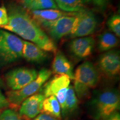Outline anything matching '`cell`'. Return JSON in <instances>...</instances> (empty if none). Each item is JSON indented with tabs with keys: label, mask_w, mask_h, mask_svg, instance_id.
Instances as JSON below:
<instances>
[{
	"label": "cell",
	"mask_w": 120,
	"mask_h": 120,
	"mask_svg": "<svg viewBox=\"0 0 120 120\" xmlns=\"http://www.w3.org/2000/svg\"><path fill=\"white\" fill-rule=\"evenodd\" d=\"M8 21L3 29L18 34L22 38L36 44L45 51L56 52L53 40L46 34L24 7L11 4L7 8Z\"/></svg>",
	"instance_id": "cell-1"
},
{
	"label": "cell",
	"mask_w": 120,
	"mask_h": 120,
	"mask_svg": "<svg viewBox=\"0 0 120 120\" xmlns=\"http://www.w3.org/2000/svg\"><path fill=\"white\" fill-rule=\"evenodd\" d=\"M73 74V88L77 97L81 99L87 97L90 90L96 87L100 80L98 71L88 61L81 64Z\"/></svg>",
	"instance_id": "cell-2"
},
{
	"label": "cell",
	"mask_w": 120,
	"mask_h": 120,
	"mask_svg": "<svg viewBox=\"0 0 120 120\" xmlns=\"http://www.w3.org/2000/svg\"><path fill=\"white\" fill-rule=\"evenodd\" d=\"M120 98L114 90H105L99 94L92 102V114L96 120H105L120 109Z\"/></svg>",
	"instance_id": "cell-3"
},
{
	"label": "cell",
	"mask_w": 120,
	"mask_h": 120,
	"mask_svg": "<svg viewBox=\"0 0 120 120\" xmlns=\"http://www.w3.org/2000/svg\"><path fill=\"white\" fill-rule=\"evenodd\" d=\"M23 40L5 30H0V62L9 64L22 57Z\"/></svg>",
	"instance_id": "cell-4"
},
{
	"label": "cell",
	"mask_w": 120,
	"mask_h": 120,
	"mask_svg": "<svg viewBox=\"0 0 120 120\" xmlns=\"http://www.w3.org/2000/svg\"><path fill=\"white\" fill-rule=\"evenodd\" d=\"M52 75V71L49 69L43 68L38 72L37 77L34 80L21 89L7 92V100L9 103L19 106L28 97L36 94L41 89Z\"/></svg>",
	"instance_id": "cell-5"
},
{
	"label": "cell",
	"mask_w": 120,
	"mask_h": 120,
	"mask_svg": "<svg viewBox=\"0 0 120 120\" xmlns=\"http://www.w3.org/2000/svg\"><path fill=\"white\" fill-rule=\"evenodd\" d=\"M97 26V21L94 13L83 8L76 13L70 37L73 38L86 37L92 34Z\"/></svg>",
	"instance_id": "cell-6"
},
{
	"label": "cell",
	"mask_w": 120,
	"mask_h": 120,
	"mask_svg": "<svg viewBox=\"0 0 120 120\" xmlns=\"http://www.w3.org/2000/svg\"><path fill=\"white\" fill-rule=\"evenodd\" d=\"M38 72L33 68L21 67L13 69L5 75L7 85L12 90H20L36 79Z\"/></svg>",
	"instance_id": "cell-7"
},
{
	"label": "cell",
	"mask_w": 120,
	"mask_h": 120,
	"mask_svg": "<svg viewBox=\"0 0 120 120\" xmlns=\"http://www.w3.org/2000/svg\"><path fill=\"white\" fill-rule=\"evenodd\" d=\"M77 12L63 16L55 21L46 24L43 27L47 31L52 40H58L70 34L75 20Z\"/></svg>",
	"instance_id": "cell-8"
},
{
	"label": "cell",
	"mask_w": 120,
	"mask_h": 120,
	"mask_svg": "<svg viewBox=\"0 0 120 120\" xmlns=\"http://www.w3.org/2000/svg\"><path fill=\"white\" fill-rule=\"evenodd\" d=\"M45 97L42 94H36L24 100L19 109V116L27 120H31L41 112Z\"/></svg>",
	"instance_id": "cell-9"
},
{
	"label": "cell",
	"mask_w": 120,
	"mask_h": 120,
	"mask_svg": "<svg viewBox=\"0 0 120 120\" xmlns=\"http://www.w3.org/2000/svg\"><path fill=\"white\" fill-rule=\"evenodd\" d=\"M99 66L105 74L114 77L119 74L120 56L119 52L111 51L105 53L99 60Z\"/></svg>",
	"instance_id": "cell-10"
},
{
	"label": "cell",
	"mask_w": 120,
	"mask_h": 120,
	"mask_svg": "<svg viewBox=\"0 0 120 120\" xmlns=\"http://www.w3.org/2000/svg\"><path fill=\"white\" fill-rule=\"evenodd\" d=\"M95 41L92 37L86 36L73 39L70 44V49L75 56L85 58L91 55Z\"/></svg>",
	"instance_id": "cell-11"
},
{
	"label": "cell",
	"mask_w": 120,
	"mask_h": 120,
	"mask_svg": "<svg viewBox=\"0 0 120 120\" xmlns=\"http://www.w3.org/2000/svg\"><path fill=\"white\" fill-rule=\"evenodd\" d=\"M71 79L65 75H56L44 84L43 94L46 97L51 96H56L62 90L68 88L70 85Z\"/></svg>",
	"instance_id": "cell-12"
},
{
	"label": "cell",
	"mask_w": 120,
	"mask_h": 120,
	"mask_svg": "<svg viewBox=\"0 0 120 120\" xmlns=\"http://www.w3.org/2000/svg\"><path fill=\"white\" fill-rule=\"evenodd\" d=\"M33 19L38 24L43 26L46 24L51 23L63 16H68L73 13L66 12L58 9H47L42 10H32L28 11Z\"/></svg>",
	"instance_id": "cell-13"
},
{
	"label": "cell",
	"mask_w": 120,
	"mask_h": 120,
	"mask_svg": "<svg viewBox=\"0 0 120 120\" xmlns=\"http://www.w3.org/2000/svg\"><path fill=\"white\" fill-rule=\"evenodd\" d=\"M48 56L46 51L34 43L23 40L22 57L30 62L42 63Z\"/></svg>",
	"instance_id": "cell-14"
},
{
	"label": "cell",
	"mask_w": 120,
	"mask_h": 120,
	"mask_svg": "<svg viewBox=\"0 0 120 120\" xmlns=\"http://www.w3.org/2000/svg\"><path fill=\"white\" fill-rule=\"evenodd\" d=\"M52 68L53 72L57 75H67L70 79H73L72 64L61 52L56 53L52 62Z\"/></svg>",
	"instance_id": "cell-15"
},
{
	"label": "cell",
	"mask_w": 120,
	"mask_h": 120,
	"mask_svg": "<svg viewBox=\"0 0 120 120\" xmlns=\"http://www.w3.org/2000/svg\"><path fill=\"white\" fill-rule=\"evenodd\" d=\"M41 113L60 120L61 117V109L60 105L54 96L46 97L43 100Z\"/></svg>",
	"instance_id": "cell-16"
},
{
	"label": "cell",
	"mask_w": 120,
	"mask_h": 120,
	"mask_svg": "<svg viewBox=\"0 0 120 120\" xmlns=\"http://www.w3.org/2000/svg\"><path fill=\"white\" fill-rule=\"evenodd\" d=\"M118 45V40L116 35L109 32H103L98 39V47L101 51H107Z\"/></svg>",
	"instance_id": "cell-17"
},
{
	"label": "cell",
	"mask_w": 120,
	"mask_h": 120,
	"mask_svg": "<svg viewBox=\"0 0 120 120\" xmlns=\"http://www.w3.org/2000/svg\"><path fill=\"white\" fill-rule=\"evenodd\" d=\"M57 6L66 12H77L83 8V0H55Z\"/></svg>",
	"instance_id": "cell-18"
},
{
	"label": "cell",
	"mask_w": 120,
	"mask_h": 120,
	"mask_svg": "<svg viewBox=\"0 0 120 120\" xmlns=\"http://www.w3.org/2000/svg\"><path fill=\"white\" fill-rule=\"evenodd\" d=\"M78 102L79 101H78L77 97L73 87L70 85L67 91L64 109L62 113V116L64 117L77 109Z\"/></svg>",
	"instance_id": "cell-19"
},
{
	"label": "cell",
	"mask_w": 120,
	"mask_h": 120,
	"mask_svg": "<svg viewBox=\"0 0 120 120\" xmlns=\"http://www.w3.org/2000/svg\"><path fill=\"white\" fill-rule=\"evenodd\" d=\"M28 11L47 9H58L54 0H34L25 8Z\"/></svg>",
	"instance_id": "cell-20"
},
{
	"label": "cell",
	"mask_w": 120,
	"mask_h": 120,
	"mask_svg": "<svg viewBox=\"0 0 120 120\" xmlns=\"http://www.w3.org/2000/svg\"><path fill=\"white\" fill-rule=\"evenodd\" d=\"M107 26L109 28L117 37L120 36V16L116 14L112 16L109 19L107 22Z\"/></svg>",
	"instance_id": "cell-21"
},
{
	"label": "cell",
	"mask_w": 120,
	"mask_h": 120,
	"mask_svg": "<svg viewBox=\"0 0 120 120\" xmlns=\"http://www.w3.org/2000/svg\"><path fill=\"white\" fill-rule=\"evenodd\" d=\"M0 120H22V118L15 111L6 109L0 113Z\"/></svg>",
	"instance_id": "cell-22"
},
{
	"label": "cell",
	"mask_w": 120,
	"mask_h": 120,
	"mask_svg": "<svg viewBox=\"0 0 120 120\" xmlns=\"http://www.w3.org/2000/svg\"><path fill=\"white\" fill-rule=\"evenodd\" d=\"M8 17L7 10L4 6L0 7V27L6 25L8 23Z\"/></svg>",
	"instance_id": "cell-23"
},
{
	"label": "cell",
	"mask_w": 120,
	"mask_h": 120,
	"mask_svg": "<svg viewBox=\"0 0 120 120\" xmlns=\"http://www.w3.org/2000/svg\"><path fill=\"white\" fill-rule=\"evenodd\" d=\"M10 105L7 98L4 96L0 90V113L1 111L7 108Z\"/></svg>",
	"instance_id": "cell-24"
},
{
	"label": "cell",
	"mask_w": 120,
	"mask_h": 120,
	"mask_svg": "<svg viewBox=\"0 0 120 120\" xmlns=\"http://www.w3.org/2000/svg\"><path fill=\"white\" fill-rule=\"evenodd\" d=\"M31 120H60L57 119L56 118H54L53 117L49 116L45 113H40L38 116L34 118V119Z\"/></svg>",
	"instance_id": "cell-25"
},
{
	"label": "cell",
	"mask_w": 120,
	"mask_h": 120,
	"mask_svg": "<svg viewBox=\"0 0 120 120\" xmlns=\"http://www.w3.org/2000/svg\"><path fill=\"white\" fill-rule=\"evenodd\" d=\"M109 0H92L94 4L100 7H104Z\"/></svg>",
	"instance_id": "cell-26"
},
{
	"label": "cell",
	"mask_w": 120,
	"mask_h": 120,
	"mask_svg": "<svg viewBox=\"0 0 120 120\" xmlns=\"http://www.w3.org/2000/svg\"><path fill=\"white\" fill-rule=\"evenodd\" d=\"M105 120H120V115L118 112H115Z\"/></svg>",
	"instance_id": "cell-27"
},
{
	"label": "cell",
	"mask_w": 120,
	"mask_h": 120,
	"mask_svg": "<svg viewBox=\"0 0 120 120\" xmlns=\"http://www.w3.org/2000/svg\"><path fill=\"white\" fill-rule=\"evenodd\" d=\"M34 1V0H21V2L22 4H23V7H25V8H26V7H27L28 6Z\"/></svg>",
	"instance_id": "cell-28"
},
{
	"label": "cell",
	"mask_w": 120,
	"mask_h": 120,
	"mask_svg": "<svg viewBox=\"0 0 120 120\" xmlns=\"http://www.w3.org/2000/svg\"><path fill=\"white\" fill-rule=\"evenodd\" d=\"M4 82H3V81L1 79V78H0V87H4Z\"/></svg>",
	"instance_id": "cell-29"
},
{
	"label": "cell",
	"mask_w": 120,
	"mask_h": 120,
	"mask_svg": "<svg viewBox=\"0 0 120 120\" xmlns=\"http://www.w3.org/2000/svg\"><path fill=\"white\" fill-rule=\"evenodd\" d=\"M84 3L85 2H91V1H92V0H83Z\"/></svg>",
	"instance_id": "cell-30"
}]
</instances>
